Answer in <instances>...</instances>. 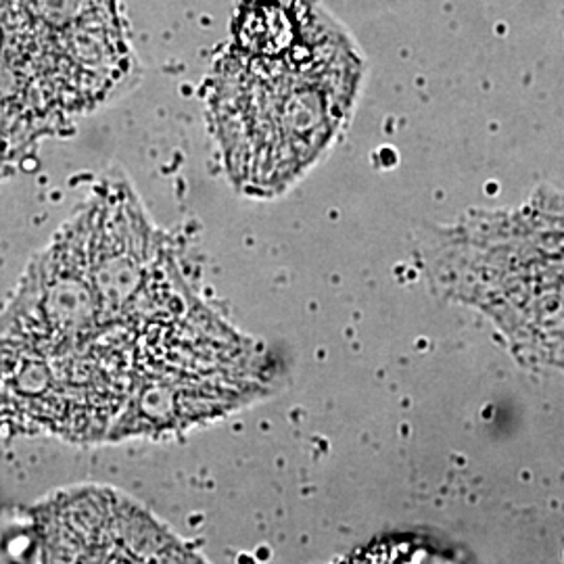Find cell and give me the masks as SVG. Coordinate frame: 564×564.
Returning <instances> with one entry per match:
<instances>
[{"label":"cell","mask_w":564,"mask_h":564,"mask_svg":"<svg viewBox=\"0 0 564 564\" xmlns=\"http://www.w3.org/2000/svg\"><path fill=\"white\" fill-rule=\"evenodd\" d=\"M41 561L199 563L151 512L109 487H78L34 510Z\"/></svg>","instance_id":"7a4b0ae2"},{"label":"cell","mask_w":564,"mask_h":564,"mask_svg":"<svg viewBox=\"0 0 564 564\" xmlns=\"http://www.w3.org/2000/svg\"><path fill=\"white\" fill-rule=\"evenodd\" d=\"M224 63L214 121L230 178L251 195H276L303 176L335 141L356 99L351 57L245 51Z\"/></svg>","instance_id":"6da1fadb"}]
</instances>
